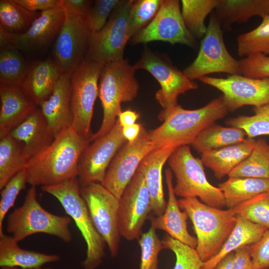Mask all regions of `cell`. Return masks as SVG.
<instances>
[{"label": "cell", "instance_id": "c3c4849f", "mask_svg": "<svg viewBox=\"0 0 269 269\" xmlns=\"http://www.w3.org/2000/svg\"><path fill=\"white\" fill-rule=\"evenodd\" d=\"M232 268L233 269H256L252 262L248 246L235 251Z\"/></svg>", "mask_w": 269, "mask_h": 269}, {"label": "cell", "instance_id": "6da1fadb", "mask_svg": "<svg viewBox=\"0 0 269 269\" xmlns=\"http://www.w3.org/2000/svg\"><path fill=\"white\" fill-rule=\"evenodd\" d=\"M72 127L58 134L52 143L27 162L25 170L31 186H51L76 178L80 158L91 142Z\"/></svg>", "mask_w": 269, "mask_h": 269}, {"label": "cell", "instance_id": "b9f144b4", "mask_svg": "<svg viewBox=\"0 0 269 269\" xmlns=\"http://www.w3.org/2000/svg\"><path fill=\"white\" fill-rule=\"evenodd\" d=\"M138 243L141 250L139 269H158V255L163 248L156 230L150 226L141 234Z\"/></svg>", "mask_w": 269, "mask_h": 269}, {"label": "cell", "instance_id": "5b68a950", "mask_svg": "<svg viewBox=\"0 0 269 269\" xmlns=\"http://www.w3.org/2000/svg\"><path fill=\"white\" fill-rule=\"evenodd\" d=\"M41 189L55 197L65 212L75 222L87 246L85 260L81 263L84 269H96L105 256L106 242L96 230L87 205L80 194L77 178L61 183L41 186Z\"/></svg>", "mask_w": 269, "mask_h": 269}, {"label": "cell", "instance_id": "484cf974", "mask_svg": "<svg viewBox=\"0 0 269 269\" xmlns=\"http://www.w3.org/2000/svg\"><path fill=\"white\" fill-rule=\"evenodd\" d=\"M255 141L247 137L241 142L202 153L201 159L217 179H221L250 155Z\"/></svg>", "mask_w": 269, "mask_h": 269}, {"label": "cell", "instance_id": "7c38bea8", "mask_svg": "<svg viewBox=\"0 0 269 269\" xmlns=\"http://www.w3.org/2000/svg\"><path fill=\"white\" fill-rule=\"evenodd\" d=\"M151 211L144 176L138 167L120 199L118 226L121 236L129 241L138 240L143 225Z\"/></svg>", "mask_w": 269, "mask_h": 269}, {"label": "cell", "instance_id": "8d00e7d4", "mask_svg": "<svg viewBox=\"0 0 269 269\" xmlns=\"http://www.w3.org/2000/svg\"><path fill=\"white\" fill-rule=\"evenodd\" d=\"M262 18L256 28L238 37L237 52L240 56L269 55V15Z\"/></svg>", "mask_w": 269, "mask_h": 269}, {"label": "cell", "instance_id": "ac0fdd59", "mask_svg": "<svg viewBox=\"0 0 269 269\" xmlns=\"http://www.w3.org/2000/svg\"><path fill=\"white\" fill-rule=\"evenodd\" d=\"M198 80L223 94L229 111L245 106L257 107L269 104V78L258 79L230 75L225 78L206 76Z\"/></svg>", "mask_w": 269, "mask_h": 269}, {"label": "cell", "instance_id": "9c48e42d", "mask_svg": "<svg viewBox=\"0 0 269 269\" xmlns=\"http://www.w3.org/2000/svg\"><path fill=\"white\" fill-rule=\"evenodd\" d=\"M183 72L191 80L214 73L241 75L239 61L230 54L226 47L221 24L215 13L210 15L207 31L201 42L196 58Z\"/></svg>", "mask_w": 269, "mask_h": 269}, {"label": "cell", "instance_id": "f6af8a7d", "mask_svg": "<svg viewBox=\"0 0 269 269\" xmlns=\"http://www.w3.org/2000/svg\"><path fill=\"white\" fill-rule=\"evenodd\" d=\"M241 74L253 78H269V56L256 54L239 61Z\"/></svg>", "mask_w": 269, "mask_h": 269}, {"label": "cell", "instance_id": "277c9868", "mask_svg": "<svg viewBox=\"0 0 269 269\" xmlns=\"http://www.w3.org/2000/svg\"><path fill=\"white\" fill-rule=\"evenodd\" d=\"M137 70L123 59L104 65L100 77L99 96L103 118L91 142L107 134L114 127L122 112L121 103L132 101L137 95L139 84L135 77Z\"/></svg>", "mask_w": 269, "mask_h": 269}, {"label": "cell", "instance_id": "d6986e66", "mask_svg": "<svg viewBox=\"0 0 269 269\" xmlns=\"http://www.w3.org/2000/svg\"><path fill=\"white\" fill-rule=\"evenodd\" d=\"M64 19V10L59 6L42 11L24 32L10 33L0 26V49L8 46L27 51L46 46L58 34Z\"/></svg>", "mask_w": 269, "mask_h": 269}, {"label": "cell", "instance_id": "cb8c5ba5", "mask_svg": "<svg viewBox=\"0 0 269 269\" xmlns=\"http://www.w3.org/2000/svg\"><path fill=\"white\" fill-rule=\"evenodd\" d=\"M61 75L54 61L45 60L29 67L20 86L26 96L39 106L52 95Z\"/></svg>", "mask_w": 269, "mask_h": 269}, {"label": "cell", "instance_id": "d590c367", "mask_svg": "<svg viewBox=\"0 0 269 269\" xmlns=\"http://www.w3.org/2000/svg\"><path fill=\"white\" fill-rule=\"evenodd\" d=\"M29 67L18 50L8 46L0 49V84L20 86Z\"/></svg>", "mask_w": 269, "mask_h": 269}, {"label": "cell", "instance_id": "44dd1931", "mask_svg": "<svg viewBox=\"0 0 269 269\" xmlns=\"http://www.w3.org/2000/svg\"><path fill=\"white\" fill-rule=\"evenodd\" d=\"M0 138L9 134L37 108L20 86L0 84Z\"/></svg>", "mask_w": 269, "mask_h": 269}, {"label": "cell", "instance_id": "4316f807", "mask_svg": "<svg viewBox=\"0 0 269 269\" xmlns=\"http://www.w3.org/2000/svg\"><path fill=\"white\" fill-rule=\"evenodd\" d=\"M60 257L21 248L11 236L0 235V267H13L24 269H37L57 262Z\"/></svg>", "mask_w": 269, "mask_h": 269}, {"label": "cell", "instance_id": "1f68e13d", "mask_svg": "<svg viewBox=\"0 0 269 269\" xmlns=\"http://www.w3.org/2000/svg\"><path fill=\"white\" fill-rule=\"evenodd\" d=\"M28 160L23 143L8 134L0 138V189L25 169Z\"/></svg>", "mask_w": 269, "mask_h": 269}, {"label": "cell", "instance_id": "9a60e30c", "mask_svg": "<svg viewBox=\"0 0 269 269\" xmlns=\"http://www.w3.org/2000/svg\"><path fill=\"white\" fill-rule=\"evenodd\" d=\"M90 34L87 15L65 16L53 49L54 61L62 75L71 77L84 60Z\"/></svg>", "mask_w": 269, "mask_h": 269}, {"label": "cell", "instance_id": "d6a6232c", "mask_svg": "<svg viewBox=\"0 0 269 269\" xmlns=\"http://www.w3.org/2000/svg\"><path fill=\"white\" fill-rule=\"evenodd\" d=\"M228 176L269 179V143L264 139L256 140L250 155Z\"/></svg>", "mask_w": 269, "mask_h": 269}, {"label": "cell", "instance_id": "ba28073f", "mask_svg": "<svg viewBox=\"0 0 269 269\" xmlns=\"http://www.w3.org/2000/svg\"><path fill=\"white\" fill-rule=\"evenodd\" d=\"M104 65L85 58L70 77L72 127L80 136L91 141L94 106L99 96L98 81Z\"/></svg>", "mask_w": 269, "mask_h": 269}, {"label": "cell", "instance_id": "f35d334b", "mask_svg": "<svg viewBox=\"0 0 269 269\" xmlns=\"http://www.w3.org/2000/svg\"><path fill=\"white\" fill-rule=\"evenodd\" d=\"M233 209L237 216L269 229V191L254 196Z\"/></svg>", "mask_w": 269, "mask_h": 269}, {"label": "cell", "instance_id": "bcb514c9", "mask_svg": "<svg viewBox=\"0 0 269 269\" xmlns=\"http://www.w3.org/2000/svg\"><path fill=\"white\" fill-rule=\"evenodd\" d=\"M248 247L255 268H269V229L258 241Z\"/></svg>", "mask_w": 269, "mask_h": 269}, {"label": "cell", "instance_id": "4dcf8cb0", "mask_svg": "<svg viewBox=\"0 0 269 269\" xmlns=\"http://www.w3.org/2000/svg\"><path fill=\"white\" fill-rule=\"evenodd\" d=\"M246 133L241 128L214 124L201 132L191 145L202 154L241 142L246 139Z\"/></svg>", "mask_w": 269, "mask_h": 269}, {"label": "cell", "instance_id": "e0dca14e", "mask_svg": "<svg viewBox=\"0 0 269 269\" xmlns=\"http://www.w3.org/2000/svg\"><path fill=\"white\" fill-rule=\"evenodd\" d=\"M154 149L149 132L142 125L137 139L127 141L118 151L101 184L120 199L142 160Z\"/></svg>", "mask_w": 269, "mask_h": 269}, {"label": "cell", "instance_id": "816d5d0a", "mask_svg": "<svg viewBox=\"0 0 269 269\" xmlns=\"http://www.w3.org/2000/svg\"><path fill=\"white\" fill-rule=\"evenodd\" d=\"M142 125L140 124L133 125L122 127L123 134L129 142H133L138 137Z\"/></svg>", "mask_w": 269, "mask_h": 269}, {"label": "cell", "instance_id": "8fae6325", "mask_svg": "<svg viewBox=\"0 0 269 269\" xmlns=\"http://www.w3.org/2000/svg\"><path fill=\"white\" fill-rule=\"evenodd\" d=\"M80 194L111 256H116L121 236L118 226L120 199L99 183L80 187Z\"/></svg>", "mask_w": 269, "mask_h": 269}, {"label": "cell", "instance_id": "603a6c76", "mask_svg": "<svg viewBox=\"0 0 269 269\" xmlns=\"http://www.w3.org/2000/svg\"><path fill=\"white\" fill-rule=\"evenodd\" d=\"M9 134L23 143L28 161L50 145L55 138L40 110L37 108Z\"/></svg>", "mask_w": 269, "mask_h": 269}, {"label": "cell", "instance_id": "2e32d148", "mask_svg": "<svg viewBox=\"0 0 269 269\" xmlns=\"http://www.w3.org/2000/svg\"><path fill=\"white\" fill-rule=\"evenodd\" d=\"M134 65L137 69L147 71L159 83L160 88L156 92L155 97L162 109L176 106L179 95L198 87L183 71L148 49L144 50L141 58Z\"/></svg>", "mask_w": 269, "mask_h": 269}, {"label": "cell", "instance_id": "681fc988", "mask_svg": "<svg viewBox=\"0 0 269 269\" xmlns=\"http://www.w3.org/2000/svg\"><path fill=\"white\" fill-rule=\"evenodd\" d=\"M16 2L31 11H42L60 6V0H14Z\"/></svg>", "mask_w": 269, "mask_h": 269}, {"label": "cell", "instance_id": "4fadbf2b", "mask_svg": "<svg viewBox=\"0 0 269 269\" xmlns=\"http://www.w3.org/2000/svg\"><path fill=\"white\" fill-rule=\"evenodd\" d=\"M153 41L180 43L195 48V38L184 23L178 0H162L160 8L152 20L134 34L133 44Z\"/></svg>", "mask_w": 269, "mask_h": 269}, {"label": "cell", "instance_id": "7dc6e473", "mask_svg": "<svg viewBox=\"0 0 269 269\" xmlns=\"http://www.w3.org/2000/svg\"><path fill=\"white\" fill-rule=\"evenodd\" d=\"M91 3V1L87 0H60V6L65 16L78 17L87 15Z\"/></svg>", "mask_w": 269, "mask_h": 269}, {"label": "cell", "instance_id": "7402d4cb", "mask_svg": "<svg viewBox=\"0 0 269 269\" xmlns=\"http://www.w3.org/2000/svg\"><path fill=\"white\" fill-rule=\"evenodd\" d=\"M70 77L62 75L52 95L39 106L55 137L72 127Z\"/></svg>", "mask_w": 269, "mask_h": 269}, {"label": "cell", "instance_id": "f1b7e54d", "mask_svg": "<svg viewBox=\"0 0 269 269\" xmlns=\"http://www.w3.org/2000/svg\"><path fill=\"white\" fill-rule=\"evenodd\" d=\"M269 229L237 216L235 226L219 252L204 262L202 269H213L216 265L228 254L243 246L252 245Z\"/></svg>", "mask_w": 269, "mask_h": 269}, {"label": "cell", "instance_id": "ab89813d", "mask_svg": "<svg viewBox=\"0 0 269 269\" xmlns=\"http://www.w3.org/2000/svg\"><path fill=\"white\" fill-rule=\"evenodd\" d=\"M162 0H134L128 19V35L130 38L148 24L158 12Z\"/></svg>", "mask_w": 269, "mask_h": 269}, {"label": "cell", "instance_id": "db71d44e", "mask_svg": "<svg viewBox=\"0 0 269 269\" xmlns=\"http://www.w3.org/2000/svg\"><path fill=\"white\" fill-rule=\"evenodd\" d=\"M0 269H24L18 267H0ZM52 269L51 268H47L45 269H42L41 268H37V269Z\"/></svg>", "mask_w": 269, "mask_h": 269}, {"label": "cell", "instance_id": "ffe728a7", "mask_svg": "<svg viewBox=\"0 0 269 269\" xmlns=\"http://www.w3.org/2000/svg\"><path fill=\"white\" fill-rule=\"evenodd\" d=\"M165 180L168 190V201L162 215L158 216L150 214L148 219L150 226L155 230H162L168 235L181 243L196 248V237L191 235L187 229V213L182 212L174 192L173 173L170 168L165 171Z\"/></svg>", "mask_w": 269, "mask_h": 269}, {"label": "cell", "instance_id": "5bb4252c", "mask_svg": "<svg viewBox=\"0 0 269 269\" xmlns=\"http://www.w3.org/2000/svg\"><path fill=\"white\" fill-rule=\"evenodd\" d=\"M92 141L84 149L79 159L77 179L80 187L101 183L114 157L127 142L118 119L107 134Z\"/></svg>", "mask_w": 269, "mask_h": 269}, {"label": "cell", "instance_id": "7bdbcfd3", "mask_svg": "<svg viewBox=\"0 0 269 269\" xmlns=\"http://www.w3.org/2000/svg\"><path fill=\"white\" fill-rule=\"evenodd\" d=\"M26 183L27 175L24 169L13 176L0 190V235L3 233L2 226L5 215L14 206L19 192L25 188Z\"/></svg>", "mask_w": 269, "mask_h": 269}, {"label": "cell", "instance_id": "52a82bcc", "mask_svg": "<svg viewBox=\"0 0 269 269\" xmlns=\"http://www.w3.org/2000/svg\"><path fill=\"white\" fill-rule=\"evenodd\" d=\"M167 162L176 178L173 186L176 196L198 197L206 205L219 209L225 206L222 191L208 181L201 158L193 155L189 146L176 147Z\"/></svg>", "mask_w": 269, "mask_h": 269}, {"label": "cell", "instance_id": "83f0119b", "mask_svg": "<svg viewBox=\"0 0 269 269\" xmlns=\"http://www.w3.org/2000/svg\"><path fill=\"white\" fill-rule=\"evenodd\" d=\"M215 9L221 26L227 27L246 22L254 16L269 15V0H219Z\"/></svg>", "mask_w": 269, "mask_h": 269}, {"label": "cell", "instance_id": "e575fe53", "mask_svg": "<svg viewBox=\"0 0 269 269\" xmlns=\"http://www.w3.org/2000/svg\"><path fill=\"white\" fill-rule=\"evenodd\" d=\"M39 14L27 10L14 0H0V26L9 33L24 32Z\"/></svg>", "mask_w": 269, "mask_h": 269}, {"label": "cell", "instance_id": "f546056e", "mask_svg": "<svg viewBox=\"0 0 269 269\" xmlns=\"http://www.w3.org/2000/svg\"><path fill=\"white\" fill-rule=\"evenodd\" d=\"M227 209H233L254 196L269 191V179L229 177L218 185Z\"/></svg>", "mask_w": 269, "mask_h": 269}, {"label": "cell", "instance_id": "d4e9b609", "mask_svg": "<svg viewBox=\"0 0 269 269\" xmlns=\"http://www.w3.org/2000/svg\"><path fill=\"white\" fill-rule=\"evenodd\" d=\"M175 148L171 147L155 148L143 158L138 167L144 175L152 211L156 216L163 214L167 204L164 196L162 168Z\"/></svg>", "mask_w": 269, "mask_h": 269}, {"label": "cell", "instance_id": "8992f818", "mask_svg": "<svg viewBox=\"0 0 269 269\" xmlns=\"http://www.w3.org/2000/svg\"><path fill=\"white\" fill-rule=\"evenodd\" d=\"M71 218L45 210L37 200L36 186L28 190L21 206L8 216L7 232L18 243L29 236L44 233L54 236L65 243L72 240L69 225Z\"/></svg>", "mask_w": 269, "mask_h": 269}, {"label": "cell", "instance_id": "836d02e7", "mask_svg": "<svg viewBox=\"0 0 269 269\" xmlns=\"http://www.w3.org/2000/svg\"><path fill=\"white\" fill-rule=\"evenodd\" d=\"M181 13L185 26L195 38L205 35L207 16L215 9L219 0H182Z\"/></svg>", "mask_w": 269, "mask_h": 269}, {"label": "cell", "instance_id": "30bf717a", "mask_svg": "<svg viewBox=\"0 0 269 269\" xmlns=\"http://www.w3.org/2000/svg\"><path fill=\"white\" fill-rule=\"evenodd\" d=\"M134 0H124L112 13L104 27L91 33L85 58L106 64L124 59L128 35V19Z\"/></svg>", "mask_w": 269, "mask_h": 269}, {"label": "cell", "instance_id": "ee69618b", "mask_svg": "<svg viewBox=\"0 0 269 269\" xmlns=\"http://www.w3.org/2000/svg\"><path fill=\"white\" fill-rule=\"evenodd\" d=\"M122 0H98L87 14L91 33L99 31L108 22L113 11L121 4Z\"/></svg>", "mask_w": 269, "mask_h": 269}, {"label": "cell", "instance_id": "7a4b0ae2", "mask_svg": "<svg viewBox=\"0 0 269 269\" xmlns=\"http://www.w3.org/2000/svg\"><path fill=\"white\" fill-rule=\"evenodd\" d=\"M228 112L223 96L197 109H185L179 104L162 109L158 116L162 123L149 132L150 140L155 148L191 144L201 132Z\"/></svg>", "mask_w": 269, "mask_h": 269}, {"label": "cell", "instance_id": "74e56055", "mask_svg": "<svg viewBox=\"0 0 269 269\" xmlns=\"http://www.w3.org/2000/svg\"><path fill=\"white\" fill-rule=\"evenodd\" d=\"M253 110V115L230 118L226 121V124L243 129L248 138L269 135V104L254 107Z\"/></svg>", "mask_w": 269, "mask_h": 269}, {"label": "cell", "instance_id": "3957f363", "mask_svg": "<svg viewBox=\"0 0 269 269\" xmlns=\"http://www.w3.org/2000/svg\"><path fill=\"white\" fill-rule=\"evenodd\" d=\"M178 203L193 224L197 240L195 250L206 262L219 252L235 226L237 215L233 209L211 207L197 198H181Z\"/></svg>", "mask_w": 269, "mask_h": 269}, {"label": "cell", "instance_id": "60d3db41", "mask_svg": "<svg viewBox=\"0 0 269 269\" xmlns=\"http://www.w3.org/2000/svg\"><path fill=\"white\" fill-rule=\"evenodd\" d=\"M163 248L172 251L176 257L173 269H202L204 262L195 248L166 235L162 240Z\"/></svg>", "mask_w": 269, "mask_h": 269}, {"label": "cell", "instance_id": "f5cc1de1", "mask_svg": "<svg viewBox=\"0 0 269 269\" xmlns=\"http://www.w3.org/2000/svg\"><path fill=\"white\" fill-rule=\"evenodd\" d=\"M234 252L223 258L216 265L213 269H233L232 262Z\"/></svg>", "mask_w": 269, "mask_h": 269}, {"label": "cell", "instance_id": "f907efd6", "mask_svg": "<svg viewBox=\"0 0 269 269\" xmlns=\"http://www.w3.org/2000/svg\"><path fill=\"white\" fill-rule=\"evenodd\" d=\"M139 118V114L134 111L127 110L122 111L118 117V120L122 127L135 124Z\"/></svg>", "mask_w": 269, "mask_h": 269}]
</instances>
